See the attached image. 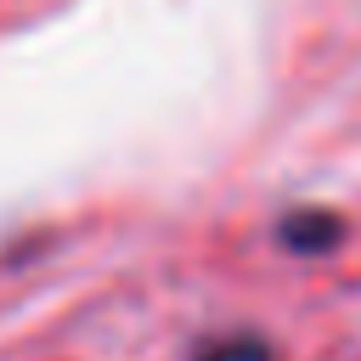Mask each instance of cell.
Masks as SVG:
<instances>
[{
	"label": "cell",
	"instance_id": "6da1fadb",
	"mask_svg": "<svg viewBox=\"0 0 361 361\" xmlns=\"http://www.w3.org/2000/svg\"><path fill=\"white\" fill-rule=\"evenodd\" d=\"M203 361H265V350H259V344H220V350H209Z\"/></svg>",
	"mask_w": 361,
	"mask_h": 361
}]
</instances>
